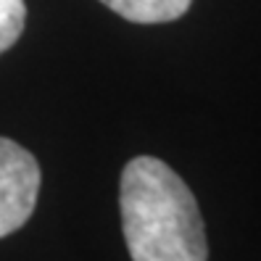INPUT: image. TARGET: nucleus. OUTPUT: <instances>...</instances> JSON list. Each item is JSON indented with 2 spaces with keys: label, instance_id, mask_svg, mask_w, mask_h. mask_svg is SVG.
Here are the masks:
<instances>
[{
  "label": "nucleus",
  "instance_id": "obj_1",
  "mask_svg": "<svg viewBox=\"0 0 261 261\" xmlns=\"http://www.w3.org/2000/svg\"><path fill=\"white\" fill-rule=\"evenodd\" d=\"M119 208L132 261H208L195 195L161 159L137 156L124 166Z\"/></svg>",
  "mask_w": 261,
  "mask_h": 261
},
{
  "label": "nucleus",
  "instance_id": "obj_2",
  "mask_svg": "<svg viewBox=\"0 0 261 261\" xmlns=\"http://www.w3.org/2000/svg\"><path fill=\"white\" fill-rule=\"evenodd\" d=\"M40 164L19 143L0 137V238L21 229L37 206Z\"/></svg>",
  "mask_w": 261,
  "mask_h": 261
},
{
  "label": "nucleus",
  "instance_id": "obj_3",
  "mask_svg": "<svg viewBox=\"0 0 261 261\" xmlns=\"http://www.w3.org/2000/svg\"><path fill=\"white\" fill-rule=\"evenodd\" d=\"M100 3L132 24H164L179 19L193 0H100Z\"/></svg>",
  "mask_w": 261,
  "mask_h": 261
},
{
  "label": "nucleus",
  "instance_id": "obj_4",
  "mask_svg": "<svg viewBox=\"0 0 261 261\" xmlns=\"http://www.w3.org/2000/svg\"><path fill=\"white\" fill-rule=\"evenodd\" d=\"M27 6L24 0H0V56L11 50L24 32Z\"/></svg>",
  "mask_w": 261,
  "mask_h": 261
}]
</instances>
